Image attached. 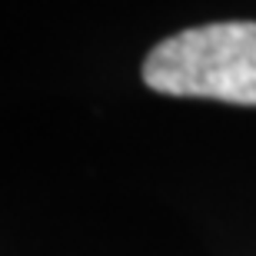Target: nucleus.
I'll use <instances>...</instances> for the list:
<instances>
[{
  "label": "nucleus",
  "mask_w": 256,
  "mask_h": 256,
  "mask_svg": "<svg viewBox=\"0 0 256 256\" xmlns=\"http://www.w3.org/2000/svg\"><path fill=\"white\" fill-rule=\"evenodd\" d=\"M143 80L156 94L256 106V20L203 24L150 50Z\"/></svg>",
  "instance_id": "nucleus-1"
}]
</instances>
